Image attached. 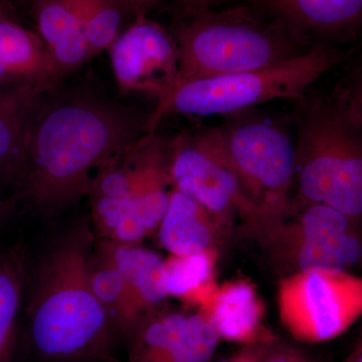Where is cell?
<instances>
[{"instance_id": "obj_19", "label": "cell", "mask_w": 362, "mask_h": 362, "mask_svg": "<svg viewBox=\"0 0 362 362\" xmlns=\"http://www.w3.org/2000/svg\"><path fill=\"white\" fill-rule=\"evenodd\" d=\"M362 243L356 230L307 240L277 259L297 272H347L361 259ZM286 275V276H287Z\"/></svg>"}, {"instance_id": "obj_23", "label": "cell", "mask_w": 362, "mask_h": 362, "mask_svg": "<svg viewBox=\"0 0 362 362\" xmlns=\"http://www.w3.org/2000/svg\"><path fill=\"white\" fill-rule=\"evenodd\" d=\"M90 59L109 49L135 20L125 0H81Z\"/></svg>"}, {"instance_id": "obj_3", "label": "cell", "mask_w": 362, "mask_h": 362, "mask_svg": "<svg viewBox=\"0 0 362 362\" xmlns=\"http://www.w3.org/2000/svg\"><path fill=\"white\" fill-rule=\"evenodd\" d=\"M361 93L354 86L343 83L332 96L304 100L297 119L294 182L307 204L361 218Z\"/></svg>"}, {"instance_id": "obj_10", "label": "cell", "mask_w": 362, "mask_h": 362, "mask_svg": "<svg viewBox=\"0 0 362 362\" xmlns=\"http://www.w3.org/2000/svg\"><path fill=\"white\" fill-rule=\"evenodd\" d=\"M261 16L284 28L300 44L356 35L362 21V0H249Z\"/></svg>"}, {"instance_id": "obj_7", "label": "cell", "mask_w": 362, "mask_h": 362, "mask_svg": "<svg viewBox=\"0 0 362 362\" xmlns=\"http://www.w3.org/2000/svg\"><path fill=\"white\" fill-rule=\"evenodd\" d=\"M279 317L298 341L334 339L362 314V280L349 272H297L278 286Z\"/></svg>"}, {"instance_id": "obj_13", "label": "cell", "mask_w": 362, "mask_h": 362, "mask_svg": "<svg viewBox=\"0 0 362 362\" xmlns=\"http://www.w3.org/2000/svg\"><path fill=\"white\" fill-rule=\"evenodd\" d=\"M220 339L243 345L271 343L276 339L264 325V307L254 286L246 280L216 287L202 304Z\"/></svg>"}, {"instance_id": "obj_9", "label": "cell", "mask_w": 362, "mask_h": 362, "mask_svg": "<svg viewBox=\"0 0 362 362\" xmlns=\"http://www.w3.org/2000/svg\"><path fill=\"white\" fill-rule=\"evenodd\" d=\"M121 95H168L178 78V52L173 35L149 18L134 20L109 47Z\"/></svg>"}, {"instance_id": "obj_12", "label": "cell", "mask_w": 362, "mask_h": 362, "mask_svg": "<svg viewBox=\"0 0 362 362\" xmlns=\"http://www.w3.org/2000/svg\"><path fill=\"white\" fill-rule=\"evenodd\" d=\"M45 93L21 86H0V192L13 204L25 171L33 115Z\"/></svg>"}, {"instance_id": "obj_27", "label": "cell", "mask_w": 362, "mask_h": 362, "mask_svg": "<svg viewBox=\"0 0 362 362\" xmlns=\"http://www.w3.org/2000/svg\"><path fill=\"white\" fill-rule=\"evenodd\" d=\"M125 1L134 14L135 20H137V18H149V14L152 11L163 7L169 0H125Z\"/></svg>"}, {"instance_id": "obj_22", "label": "cell", "mask_w": 362, "mask_h": 362, "mask_svg": "<svg viewBox=\"0 0 362 362\" xmlns=\"http://www.w3.org/2000/svg\"><path fill=\"white\" fill-rule=\"evenodd\" d=\"M98 239L118 245H139L148 237L134 202L123 197L90 195Z\"/></svg>"}, {"instance_id": "obj_28", "label": "cell", "mask_w": 362, "mask_h": 362, "mask_svg": "<svg viewBox=\"0 0 362 362\" xmlns=\"http://www.w3.org/2000/svg\"><path fill=\"white\" fill-rule=\"evenodd\" d=\"M269 344L270 343H256V344L245 345L244 349L238 352L235 356L220 362H258Z\"/></svg>"}, {"instance_id": "obj_33", "label": "cell", "mask_w": 362, "mask_h": 362, "mask_svg": "<svg viewBox=\"0 0 362 362\" xmlns=\"http://www.w3.org/2000/svg\"><path fill=\"white\" fill-rule=\"evenodd\" d=\"M11 202L8 201V199L4 197V195L0 192V221H1L2 218L6 216L8 209H11Z\"/></svg>"}, {"instance_id": "obj_24", "label": "cell", "mask_w": 362, "mask_h": 362, "mask_svg": "<svg viewBox=\"0 0 362 362\" xmlns=\"http://www.w3.org/2000/svg\"><path fill=\"white\" fill-rule=\"evenodd\" d=\"M25 281V258L20 249L0 256V362L6 358L20 309Z\"/></svg>"}, {"instance_id": "obj_32", "label": "cell", "mask_w": 362, "mask_h": 362, "mask_svg": "<svg viewBox=\"0 0 362 362\" xmlns=\"http://www.w3.org/2000/svg\"><path fill=\"white\" fill-rule=\"evenodd\" d=\"M0 18H9V20H13L16 21H20V16H16V13H13L11 9L7 8L4 4L0 2Z\"/></svg>"}, {"instance_id": "obj_8", "label": "cell", "mask_w": 362, "mask_h": 362, "mask_svg": "<svg viewBox=\"0 0 362 362\" xmlns=\"http://www.w3.org/2000/svg\"><path fill=\"white\" fill-rule=\"evenodd\" d=\"M170 173L173 187L202 204L220 225L237 213L257 232L263 221L262 214L204 131L175 138Z\"/></svg>"}, {"instance_id": "obj_16", "label": "cell", "mask_w": 362, "mask_h": 362, "mask_svg": "<svg viewBox=\"0 0 362 362\" xmlns=\"http://www.w3.org/2000/svg\"><path fill=\"white\" fill-rule=\"evenodd\" d=\"M220 223L202 204L173 187L165 216L158 228L162 247L170 255L187 256L216 250Z\"/></svg>"}, {"instance_id": "obj_31", "label": "cell", "mask_w": 362, "mask_h": 362, "mask_svg": "<svg viewBox=\"0 0 362 362\" xmlns=\"http://www.w3.org/2000/svg\"><path fill=\"white\" fill-rule=\"evenodd\" d=\"M342 362H362V340L361 337L354 342L349 354Z\"/></svg>"}, {"instance_id": "obj_5", "label": "cell", "mask_w": 362, "mask_h": 362, "mask_svg": "<svg viewBox=\"0 0 362 362\" xmlns=\"http://www.w3.org/2000/svg\"><path fill=\"white\" fill-rule=\"evenodd\" d=\"M349 52L318 42L276 65L176 85L149 114L147 133L173 115L216 116L240 113L273 100H301L308 88L340 65Z\"/></svg>"}, {"instance_id": "obj_6", "label": "cell", "mask_w": 362, "mask_h": 362, "mask_svg": "<svg viewBox=\"0 0 362 362\" xmlns=\"http://www.w3.org/2000/svg\"><path fill=\"white\" fill-rule=\"evenodd\" d=\"M204 132L262 214L261 226L282 220L295 178V144L284 128L270 120L244 118Z\"/></svg>"}, {"instance_id": "obj_30", "label": "cell", "mask_w": 362, "mask_h": 362, "mask_svg": "<svg viewBox=\"0 0 362 362\" xmlns=\"http://www.w3.org/2000/svg\"><path fill=\"white\" fill-rule=\"evenodd\" d=\"M7 8L11 9L16 16H20V11L26 9V11H32L33 0H0Z\"/></svg>"}, {"instance_id": "obj_21", "label": "cell", "mask_w": 362, "mask_h": 362, "mask_svg": "<svg viewBox=\"0 0 362 362\" xmlns=\"http://www.w3.org/2000/svg\"><path fill=\"white\" fill-rule=\"evenodd\" d=\"M188 313L160 309L147 318L128 340L125 362H161L180 339Z\"/></svg>"}, {"instance_id": "obj_2", "label": "cell", "mask_w": 362, "mask_h": 362, "mask_svg": "<svg viewBox=\"0 0 362 362\" xmlns=\"http://www.w3.org/2000/svg\"><path fill=\"white\" fill-rule=\"evenodd\" d=\"M95 238L78 226L45 254L30 300V338L35 350L59 362H120L114 333L90 282Z\"/></svg>"}, {"instance_id": "obj_11", "label": "cell", "mask_w": 362, "mask_h": 362, "mask_svg": "<svg viewBox=\"0 0 362 362\" xmlns=\"http://www.w3.org/2000/svg\"><path fill=\"white\" fill-rule=\"evenodd\" d=\"M37 33L20 21L0 18V86L47 92L65 83Z\"/></svg>"}, {"instance_id": "obj_1", "label": "cell", "mask_w": 362, "mask_h": 362, "mask_svg": "<svg viewBox=\"0 0 362 362\" xmlns=\"http://www.w3.org/2000/svg\"><path fill=\"white\" fill-rule=\"evenodd\" d=\"M149 114L89 82L63 83L45 92L33 115L14 202L23 201L47 216L75 204L89 192L93 171L146 134Z\"/></svg>"}, {"instance_id": "obj_17", "label": "cell", "mask_w": 362, "mask_h": 362, "mask_svg": "<svg viewBox=\"0 0 362 362\" xmlns=\"http://www.w3.org/2000/svg\"><path fill=\"white\" fill-rule=\"evenodd\" d=\"M356 220L327 204H311L294 221L286 223L283 218L273 221L264 226L258 235L277 261L307 240L356 230Z\"/></svg>"}, {"instance_id": "obj_26", "label": "cell", "mask_w": 362, "mask_h": 362, "mask_svg": "<svg viewBox=\"0 0 362 362\" xmlns=\"http://www.w3.org/2000/svg\"><path fill=\"white\" fill-rule=\"evenodd\" d=\"M258 362H319L303 349L275 339L267 346Z\"/></svg>"}, {"instance_id": "obj_20", "label": "cell", "mask_w": 362, "mask_h": 362, "mask_svg": "<svg viewBox=\"0 0 362 362\" xmlns=\"http://www.w3.org/2000/svg\"><path fill=\"white\" fill-rule=\"evenodd\" d=\"M214 250L187 256L171 255L164 261V283L168 297L204 303L216 288L214 284Z\"/></svg>"}, {"instance_id": "obj_29", "label": "cell", "mask_w": 362, "mask_h": 362, "mask_svg": "<svg viewBox=\"0 0 362 362\" xmlns=\"http://www.w3.org/2000/svg\"><path fill=\"white\" fill-rule=\"evenodd\" d=\"M169 2L175 6V13L214 7L213 0H169Z\"/></svg>"}, {"instance_id": "obj_15", "label": "cell", "mask_w": 362, "mask_h": 362, "mask_svg": "<svg viewBox=\"0 0 362 362\" xmlns=\"http://www.w3.org/2000/svg\"><path fill=\"white\" fill-rule=\"evenodd\" d=\"M100 240L103 242L114 265L122 275L138 328L147 318L160 310V306L168 298L164 283L165 259L139 245H118Z\"/></svg>"}, {"instance_id": "obj_4", "label": "cell", "mask_w": 362, "mask_h": 362, "mask_svg": "<svg viewBox=\"0 0 362 362\" xmlns=\"http://www.w3.org/2000/svg\"><path fill=\"white\" fill-rule=\"evenodd\" d=\"M169 32L178 52L176 85L259 70L303 52L284 28L247 4L175 13Z\"/></svg>"}, {"instance_id": "obj_18", "label": "cell", "mask_w": 362, "mask_h": 362, "mask_svg": "<svg viewBox=\"0 0 362 362\" xmlns=\"http://www.w3.org/2000/svg\"><path fill=\"white\" fill-rule=\"evenodd\" d=\"M90 282L116 337H122L128 341L134 334L137 325L122 275L100 240H95L90 259Z\"/></svg>"}, {"instance_id": "obj_14", "label": "cell", "mask_w": 362, "mask_h": 362, "mask_svg": "<svg viewBox=\"0 0 362 362\" xmlns=\"http://www.w3.org/2000/svg\"><path fill=\"white\" fill-rule=\"evenodd\" d=\"M30 13L64 77L90 61L81 0H33Z\"/></svg>"}, {"instance_id": "obj_34", "label": "cell", "mask_w": 362, "mask_h": 362, "mask_svg": "<svg viewBox=\"0 0 362 362\" xmlns=\"http://www.w3.org/2000/svg\"><path fill=\"white\" fill-rule=\"evenodd\" d=\"M226 1V0H213L214 6H216V4H221V2Z\"/></svg>"}, {"instance_id": "obj_25", "label": "cell", "mask_w": 362, "mask_h": 362, "mask_svg": "<svg viewBox=\"0 0 362 362\" xmlns=\"http://www.w3.org/2000/svg\"><path fill=\"white\" fill-rule=\"evenodd\" d=\"M220 340L204 312L188 314L180 339L161 362H213Z\"/></svg>"}]
</instances>
